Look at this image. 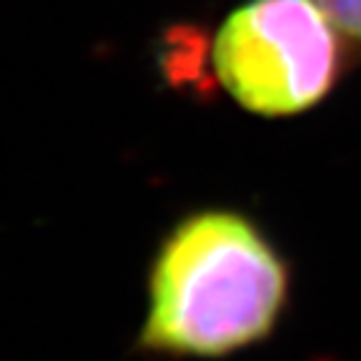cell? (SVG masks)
<instances>
[{
    "mask_svg": "<svg viewBox=\"0 0 361 361\" xmlns=\"http://www.w3.org/2000/svg\"><path fill=\"white\" fill-rule=\"evenodd\" d=\"M336 30L361 51V0H316Z\"/></svg>",
    "mask_w": 361,
    "mask_h": 361,
    "instance_id": "3957f363",
    "label": "cell"
},
{
    "mask_svg": "<svg viewBox=\"0 0 361 361\" xmlns=\"http://www.w3.org/2000/svg\"><path fill=\"white\" fill-rule=\"evenodd\" d=\"M344 35L316 0H246L214 40L219 83L266 118L319 106L344 73Z\"/></svg>",
    "mask_w": 361,
    "mask_h": 361,
    "instance_id": "7a4b0ae2",
    "label": "cell"
},
{
    "mask_svg": "<svg viewBox=\"0 0 361 361\" xmlns=\"http://www.w3.org/2000/svg\"><path fill=\"white\" fill-rule=\"evenodd\" d=\"M288 299V261L254 219L196 211L158 243L138 349L166 361L228 359L269 341Z\"/></svg>",
    "mask_w": 361,
    "mask_h": 361,
    "instance_id": "6da1fadb",
    "label": "cell"
}]
</instances>
